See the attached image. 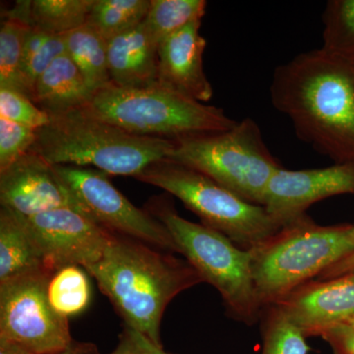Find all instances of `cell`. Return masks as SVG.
<instances>
[{
  "label": "cell",
  "instance_id": "cell-1",
  "mask_svg": "<svg viewBox=\"0 0 354 354\" xmlns=\"http://www.w3.org/2000/svg\"><path fill=\"white\" fill-rule=\"evenodd\" d=\"M270 97L298 139L337 164L354 162V76L346 62L322 48L299 53L274 69Z\"/></svg>",
  "mask_w": 354,
  "mask_h": 354
},
{
  "label": "cell",
  "instance_id": "cell-2",
  "mask_svg": "<svg viewBox=\"0 0 354 354\" xmlns=\"http://www.w3.org/2000/svg\"><path fill=\"white\" fill-rule=\"evenodd\" d=\"M123 320V325L162 348L165 309L183 291L203 283L196 270L176 253L114 235L101 259L85 268Z\"/></svg>",
  "mask_w": 354,
  "mask_h": 354
},
{
  "label": "cell",
  "instance_id": "cell-3",
  "mask_svg": "<svg viewBox=\"0 0 354 354\" xmlns=\"http://www.w3.org/2000/svg\"><path fill=\"white\" fill-rule=\"evenodd\" d=\"M50 118L48 125L37 130L31 151L53 165L91 167L109 176L135 178L174 151V140L131 134L84 109Z\"/></svg>",
  "mask_w": 354,
  "mask_h": 354
},
{
  "label": "cell",
  "instance_id": "cell-4",
  "mask_svg": "<svg viewBox=\"0 0 354 354\" xmlns=\"http://www.w3.org/2000/svg\"><path fill=\"white\" fill-rule=\"evenodd\" d=\"M248 251L264 309L354 253V225H320L306 214Z\"/></svg>",
  "mask_w": 354,
  "mask_h": 354
},
{
  "label": "cell",
  "instance_id": "cell-5",
  "mask_svg": "<svg viewBox=\"0 0 354 354\" xmlns=\"http://www.w3.org/2000/svg\"><path fill=\"white\" fill-rule=\"evenodd\" d=\"M145 209L164 223L184 256L202 278L220 292L228 315L246 325L260 320L262 307L254 286L250 254L227 236L179 216L167 196H155Z\"/></svg>",
  "mask_w": 354,
  "mask_h": 354
},
{
  "label": "cell",
  "instance_id": "cell-6",
  "mask_svg": "<svg viewBox=\"0 0 354 354\" xmlns=\"http://www.w3.org/2000/svg\"><path fill=\"white\" fill-rule=\"evenodd\" d=\"M84 109L131 134L172 140L227 131L237 123L223 109L195 101L158 82L142 88L109 84Z\"/></svg>",
  "mask_w": 354,
  "mask_h": 354
},
{
  "label": "cell",
  "instance_id": "cell-7",
  "mask_svg": "<svg viewBox=\"0 0 354 354\" xmlns=\"http://www.w3.org/2000/svg\"><path fill=\"white\" fill-rule=\"evenodd\" d=\"M174 140L167 160L194 169L242 199L262 206L268 184L281 169L252 118L227 131L187 135Z\"/></svg>",
  "mask_w": 354,
  "mask_h": 354
},
{
  "label": "cell",
  "instance_id": "cell-8",
  "mask_svg": "<svg viewBox=\"0 0 354 354\" xmlns=\"http://www.w3.org/2000/svg\"><path fill=\"white\" fill-rule=\"evenodd\" d=\"M135 179L178 198L199 216L202 225L225 234L245 250L281 228L264 207L246 201L209 177L171 160L151 165Z\"/></svg>",
  "mask_w": 354,
  "mask_h": 354
},
{
  "label": "cell",
  "instance_id": "cell-9",
  "mask_svg": "<svg viewBox=\"0 0 354 354\" xmlns=\"http://www.w3.org/2000/svg\"><path fill=\"white\" fill-rule=\"evenodd\" d=\"M73 198L77 211L113 234L131 237L160 250L178 253L164 223L132 204L111 183L109 174L93 167L53 165Z\"/></svg>",
  "mask_w": 354,
  "mask_h": 354
},
{
  "label": "cell",
  "instance_id": "cell-10",
  "mask_svg": "<svg viewBox=\"0 0 354 354\" xmlns=\"http://www.w3.org/2000/svg\"><path fill=\"white\" fill-rule=\"evenodd\" d=\"M55 272L41 270L0 283V339L34 354H57L72 344L68 318L48 300Z\"/></svg>",
  "mask_w": 354,
  "mask_h": 354
},
{
  "label": "cell",
  "instance_id": "cell-11",
  "mask_svg": "<svg viewBox=\"0 0 354 354\" xmlns=\"http://www.w3.org/2000/svg\"><path fill=\"white\" fill-rule=\"evenodd\" d=\"M30 234L53 272L67 266L83 269L101 259L114 235L70 207L26 218Z\"/></svg>",
  "mask_w": 354,
  "mask_h": 354
},
{
  "label": "cell",
  "instance_id": "cell-12",
  "mask_svg": "<svg viewBox=\"0 0 354 354\" xmlns=\"http://www.w3.org/2000/svg\"><path fill=\"white\" fill-rule=\"evenodd\" d=\"M344 194L354 195V162L300 171L281 167L268 184L262 206L283 227L315 203Z\"/></svg>",
  "mask_w": 354,
  "mask_h": 354
},
{
  "label": "cell",
  "instance_id": "cell-13",
  "mask_svg": "<svg viewBox=\"0 0 354 354\" xmlns=\"http://www.w3.org/2000/svg\"><path fill=\"white\" fill-rule=\"evenodd\" d=\"M0 203L26 218L64 207L76 209L53 165L32 151L0 171Z\"/></svg>",
  "mask_w": 354,
  "mask_h": 354
},
{
  "label": "cell",
  "instance_id": "cell-14",
  "mask_svg": "<svg viewBox=\"0 0 354 354\" xmlns=\"http://www.w3.org/2000/svg\"><path fill=\"white\" fill-rule=\"evenodd\" d=\"M272 305L305 337H319L323 330L354 318V272L329 279H313Z\"/></svg>",
  "mask_w": 354,
  "mask_h": 354
},
{
  "label": "cell",
  "instance_id": "cell-15",
  "mask_svg": "<svg viewBox=\"0 0 354 354\" xmlns=\"http://www.w3.org/2000/svg\"><path fill=\"white\" fill-rule=\"evenodd\" d=\"M202 21L174 32L158 48V82L200 102L214 94L203 64L207 41L200 34Z\"/></svg>",
  "mask_w": 354,
  "mask_h": 354
},
{
  "label": "cell",
  "instance_id": "cell-16",
  "mask_svg": "<svg viewBox=\"0 0 354 354\" xmlns=\"http://www.w3.org/2000/svg\"><path fill=\"white\" fill-rule=\"evenodd\" d=\"M143 23L108 41L109 72L113 85L142 88L158 83V46Z\"/></svg>",
  "mask_w": 354,
  "mask_h": 354
},
{
  "label": "cell",
  "instance_id": "cell-17",
  "mask_svg": "<svg viewBox=\"0 0 354 354\" xmlns=\"http://www.w3.org/2000/svg\"><path fill=\"white\" fill-rule=\"evenodd\" d=\"M92 97L80 70L65 53L39 77L31 100L48 115H55L86 108Z\"/></svg>",
  "mask_w": 354,
  "mask_h": 354
},
{
  "label": "cell",
  "instance_id": "cell-18",
  "mask_svg": "<svg viewBox=\"0 0 354 354\" xmlns=\"http://www.w3.org/2000/svg\"><path fill=\"white\" fill-rule=\"evenodd\" d=\"M41 270L48 269L44 266L43 256L30 234L25 216L1 207L0 283Z\"/></svg>",
  "mask_w": 354,
  "mask_h": 354
},
{
  "label": "cell",
  "instance_id": "cell-19",
  "mask_svg": "<svg viewBox=\"0 0 354 354\" xmlns=\"http://www.w3.org/2000/svg\"><path fill=\"white\" fill-rule=\"evenodd\" d=\"M64 38L66 55L80 70L93 95L111 83L106 39L87 24Z\"/></svg>",
  "mask_w": 354,
  "mask_h": 354
},
{
  "label": "cell",
  "instance_id": "cell-20",
  "mask_svg": "<svg viewBox=\"0 0 354 354\" xmlns=\"http://www.w3.org/2000/svg\"><path fill=\"white\" fill-rule=\"evenodd\" d=\"M30 0L2 13L0 26V88L21 91L20 69L26 36L31 29ZM24 94V93H23Z\"/></svg>",
  "mask_w": 354,
  "mask_h": 354
},
{
  "label": "cell",
  "instance_id": "cell-21",
  "mask_svg": "<svg viewBox=\"0 0 354 354\" xmlns=\"http://www.w3.org/2000/svg\"><path fill=\"white\" fill-rule=\"evenodd\" d=\"M95 0H32L30 22L46 34H67L87 24Z\"/></svg>",
  "mask_w": 354,
  "mask_h": 354
},
{
  "label": "cell",
  "instance_id": "cell-22",
  "mask_svg": "<svg viewBox=\"0 0 354 354\" xmlns=\"http://www.w3.org/2000/svg\"><path fill=\"white\" fill-rule=\"evenodd\" d=\"M207 4L205 0H151L144 27L158 46L186 26L202 21Z\"/></svg>",
  "mask_w": 354,
  "mask_h": 354
},
{
  "label": "cell",
  "instance_id": "cell-23",
  "mask_svg": "<svg viewBox=\"0 0 354 354\" xmlns=\"http://www.w3.org/2000/svg\"><path fill=\"white\" fill-rule=\"evenodd\" d=\"M151 0H95L87 25L109 39L145 21Z\"/></svg>",
  "mask_w": 354,
  "mask_h": 354
},
{
  "label": "cell",
  "instance_id": "cell-24",
  "mask_svg": "<svg viewBox=\"0 0 354 354\" xmlns=\"http://www.w3.org/2000/svg\"><path fill=\"white\" fill-rule=\"evenodd\" d=\"M48 300L59 315L82 313L91 300V286L87 272L80 266L62 268L51 277L48 288Z\"/></svg>",
  "mask_w": 354,
  "mask_h": 354
},
{
  "label": "cell",
  "instance_id": "cell-25",
  "mask_svg": "<svg viewBox=\"0 0 354 354\" xmlns=\"http://www.w3.org/2000/svg\"><path fill=\"white\" fill-rule=\"evenodd\" d=\"M322 20L323 50L342 60L354 57V0L328 1Z\"/></svg>",
  "mask_w": 354,
  "mask_h": 354
},
{
  "label": "cell",
  "instance_id": "cell-26",
  "mask_svg": "<svg viewBox=\"0 0 354 354\" xmlns=\"http://www.w3.org/2000/svg\"><path fill=\"white\" fill-rule=\"evenodd\" d=\"M260 320L262 354H308L307 337L276 305L265 307Z\"/></svg>",
  "mask_w": 354,
  "mask_h": 354
},
{
  "label": "cell",
  "instance_id": "cell-27",
  "mask_svg": "<svg viewBox=\"0 0 354 354\" xmlns=\"http://www.w3.org/2000/svg\"><path fill=\"white\" fill-rule=\"evenodd\" d=\"M0 116L39 130L50 123V115L19 91L0 88Z\"/></svg>",
  "mask_w": 354,
  "mask_h": 354
},
{
  "label": "cell",
  "instance_id": "cell-28",
  "mask_svg": "<svg viewBox=\"0 0 354 354\" xmlns=\"http://www.w3.org/2000/svg\"><path fill=\"white\" fill-rule=\"evenodd\" d=\"M37 130L0 116V171L32 150Z\"/></svg>",
  "mask_w": 354,
  "mask_h": 354
},
{
  "label": "cell",
  "instance_id": "cell-29",
  "mask_svg": "<svg viewBox=\"0 0 354 354\" xmlns=\"http://www.w3.org/2000/svg\"><path fill=\"white\" fill-rule=\"evenodd\" d=\"M66 53L64 35H50L46 43L29 59L21 65V91L31 99L32 90L41 74L51 64Z\"/></svg>",
  "mask_w": 354,
  "mask_h": 354
},
{
  "label": "cell",
  "instance_id": "cell-30",
  "mask_svg": "<svg viewBox=\"0 0 354 354\" xmlns=\"http://www.w3.org/2000/svg\"><path fill=\"white\" fill-rule=\"evenodd\" d=\"M109 354H171L153 344L145 335L123 325L118 346Z\"/></svg>",
  "mask_w": 354,
  "mask_h": 354
},
{
  "label": "cell",
  "instance_id": "cell-31",
  "mask_svg": "<svg viewBox=\"0 0 354 354\" xmlns=\"http://www.w3.org/2000/svg\"><path fill=\"white\" fill-rule=\"evenodd\" d=\"M319 337L330 344L333 354H354V327L346 323L337 324L323 330Z\"/></svg>",
  "mask_w": 354,
  "mask_h": 354
},
{
  "label": "cell",
  "instance_id": "cell-32",
  "mask_svg": "<svg viewBox=\"0 0 354 354\" xmlns=\"http://www.w3.org/2000/svg\"><path fill=\"white\" fill-rule=\"evenodd\" d=\"M354 272V253L324 272L317 279H329Z\"/></svg>",
  "mask_w": 354,
  "mask_h": 354
},
{
  "label": "cell",
  "instance_id": "cell-33",
  "mask_svg": "<svg viewBox=\"0 0 354 354\" xmlns=\"http://www.w3.org/2000/svg\"><path fill=\"white\" fill-rule=\"evenodd\" d=\"M57 354H100V353L94 344L73 341L68 348Z\"/></svg>",
  "mask_w": 354,
  "mask_h": 354
},
{
  "label": "cell",
  "instance_id": "cell-34",
  "mask_svg": "<svg viewBox=\"0 0 354 354\" xmlns=\"http://www.w3.org/2000/svg\"><path fill=\"white\" fill-rule=\"evenodd\" d=\"M0 354H34L19 344L0 339Z\"/></svg>",
  "mask_w": 354,
  "mask_h": 354
},
{
  "label": "cell",
  "instance_id": "cell-35",
  "mask_svg": "<svg viewBox=\"0 0 354 354\" xmlns=\"http://www.w3.org/2000/svg\"><path fill=\"white\" fill-rule=\"evenodd\" d=\"M344 62H346V64H348V65L349 66V68H351V72H353V76H354V57L351 58V59L344 60Z\"/></svg>",
  "mask_w": 354,
  "mask_h": 354
},
{
  "label": "cell",
  "instance_id": "cell-36",
  "mask_svg": "<svg viewBox=\"0 0 354 354\" xmlns=\"http://www.w3.org/2000/svg\"><path fill=\"white\" fill-rule=\"evenodd\" d=\"M346 324H348V325L353 326L354 327V318L351 319V320H349L348 322H346Z\"/></svg>",
  "mask_w": 354,
  "mask_h": 354
}]
</instances>
